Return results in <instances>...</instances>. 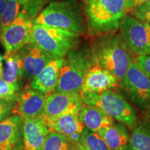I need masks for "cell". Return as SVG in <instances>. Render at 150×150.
<instances>
[{
  "instance_id": "e0dca14e",
  "label": "cell",
  "mask_w": 150,
  "mask_h": 150,
  "mask_svg": "<svg viewBox=\"0 0 150 150\" xmlns=\"http://www.w3.org/2000/svg\"><path fill=\"white\" fill-rule=\"evenodd\" d=\"M110 148L114 150H132L131 134L124 123L115 122L111 126L97 131Z\"/></svg>"
},
{
  "instance_id": "d6a6232c",
  "label": "cell",
  "mask_w": 150,
  "mask_h": 150,
  "mask_svg": "<svg viewBox=\"0 0 150 150\" xmlns=\"http://www.w3.org/2000/svg\"><path fill=\"white\" fill-rule=\"evenodd\" d=\"M2 61H3V57L1 56V54H0V76H1V74H2V72H3Z\"/></svg>"
},
{
  "instance_id": "836d02e7",
  "label": "cell",
  "mask_w": 150,
  "mask_h": 150,
  "mask_svg": "<svg viewBox=\"0 0 150 150\" xmlns=\"http://www.w3.org/2000/svg\"><path fill=\"white\" fill-rule=\"evenodd\" d=\"M146 114H147V117L150 120V106L146 110Z\"/></svg>"
},
{
  "instance_id": "1f68e13d",
  "label": "cell",
  "mask_w": 150,
  "mask_h": 150,
  "mask_svg": "<svg viewBox=\"0 0 150 150\" xmlns=\"http://www.w3.org/2000/svg\"><path fill=\"white\" fill-rule=\"evenodd\" d=\"M8 0H0V16L4 10V8Z\"/></svg>"
},
{
  "instance_id": "4dcf8cb0",
  "label": "cell",
  "mask_w": 150,
  "mask_h": 150,
  "mask_svg": "<svg viewBox=\"0 0 150 150\" xmlns=\"http://www.w3.org/2000/svg\"><path fill=\"white\" fill-rule=\"evenodd\" d=\"M70 150H88L86 149V147H84L80 142H78V143L76 144H72V146H71Z\"/></svg>"
},
{
  "instance_id": "d4e9b609",
  "label": "cell",
  "mask_w": 150,
  "mask_h": 150,
  "mask_svg": "<svg viewBox=\"0 0 150 150\" xmlns=\"http://www.w3.org/2000/svg\"><path fill=\"white\" fill-rule=\"evenodd\" d=\"M21 7V12L34 20L47 4L49 0H17Z\"/></svg>"
},
{
  "instance_id": "83f0119b",
  "label": "cell",
  "mask_w": 150,
  "mask_h": 150,
  "mask_svg": "<svg viewBox=\"0 0 150 150\" xmlns=\"http://www.w3.org/2000/svg\"><path fill=\"white\" fill-rule=\"evenodd\" d=\"M16 102L0 99V122L8 117L13 113L16 106Z\"/></svg>"
},
{
  "instance_id": "7c38bea8",
  "label": "cell",
  "mask_w": 150,
  "mask_h": 150,
  "mask_svg": "<svg viewBox=\"0 0 150 150\" xmlns=\"http://www.w3.org/2000/svg\"><path fill=\"white\" fill-rule=\"evenodd\" d=\"M24 117L19 114L0 122V150H20L23 148Z\"/></svg>"
},
{
  "instance_id": "30bf717a",
  "label": "cell",
  "mask_w": 150,
  "mask_h": 150,
  "mask_svg": "<svg viewBox=\"0 0 150 150\" xmlns=\"http://www.w3.org/2000/svg\"><path fill=\"white\" fill-rule=\"evenodd\" d=\"M83 105L80 94L68 92H56L47 95L45 102L44 117L47 123L53 122L61 116L78 112Z\"/></svg>"
},
{
  "instance_id": "4316f807",
  "label": "cell",
  "mask_w": 150,
  "mask_h": 150,
  "mask_svg": "<svg viewBox=\"0 0 150 150\" xmlns=\"http://www.w3.org/2000/svg\"><path fill=\"white\" fill-rule=\"evenodd\" d=\"M130 13L137 20L150 24V1L138 6Z\"/></svg>"
},
{
  "instance_id": "2e32d148",
  "label": "cell",
  "mask_w": 150,
  "mask_h": 150,
  "mask_svg": "<svg viewBox=\"0 0 150 150\" xmlns=\"http://www.w3.org/2000/svg\"><path fill=\"white\" fill-rule=\"evenodd\" d=\"M63 61L64 58L52 59L31 80L30 87L45 94L46 95L53 93L57 87L60 69Z\"/></svg>"
},
{
  "instance_id": "7402d4cb",
  "label": "cell",
  "mask_w": 150,
  "mask_h": 150,
  "mask_svg": "<svg viewBox=\"0 0 150 150\" xmlns=\"http://www.w3.org/2000/svg\"><path fill=\"white\" fill-rule=\"evenodd\" d=\"M80 143L88 150H114L109 147L98 133L86 127L82 133Z\"/></svg>"
},
{
  "instance_id": "277c9868",
  "label": "cell",
  "mask_w": 150,
  "mask_h": 150,
  "mask_svg": "<svg viewBox=\"0 0 150 150\" xmlns=\"http://www.w3.org/2000/svg\"><path fill=\"white\" fill-rule=\"evenodd\" d=\"M79 94L83 104L100 108L112 119L126 125L131 131L138 124L136 110L120 94L111 90L101 93Z\"/></svg>"
},
{
  "instance_id": "44dd1931",
  "label": "cell",
  "mask_w": 150,
  "mask_h": 150,
  "mask_svg": "<svg viewBox=\"0 0 150 150\" xmlns=\"http://www.w3.org/2000/svg\"><path fill=\"white\" fill-rule=\"evenodd\" d=\"M132 150H150V120L144 117L131 133Z\"/></svg>"
},
{
  "instance_id": "4fadbf2b",
  "label": "cell",
  "mask_w": 150,
  "mask_h": 150,
  "mask_svg": "<svg viewBox=\"0 0 150 150\" xmlns=\"http://www.w3.org/2000/svg\"><path fill=\"white\" fill-rule=\"evenodd\" d=\"M45 96V94L32 88L29 85L26 86L20 91L13 113L19 114L23 117L43 116Z\"/></svg>"
},
{
  "instance_id": "8992f818",
  "label": "cell",
  "mask_w": 150,
  "mask_h": 150,
  "mask_svg": "<svg viewBox=\"0 0 150 150\" xmlns=\"http://www.w3.org/2000/svg\"><path fill=\"white\" fill-rule=\"evenodd\" d=\"M79 35L42 24H34L32 33L33 42L36 43L55 59L64 58L69 52L76 47Z\"/></svg>"
},
{
  "instance_id": "ffe728a7",
  "label": "cell",
  "mask_w": 150,
  "mask_h": 150,
  "mask_svg": "<svg viewBox=\"0 0 150 150\" xmlns=\"http://www.w3.org/2000/svg\"><path fill=\"white\" fill-rule=\"evenodd\" d=\"M50 130L69 136L75 133L83 132L85 126L79 117L78 112L67 113L56 120L53 122L47 123Z\"/></svg>"
},
{
  "instance_id": "ac0fdd59",
  "label": "cell",
  "mask_w": 150,
  "mask_h": 150,
  "mask_svg": "<svg viewBox=\"0 0 150 150\" xmlns=\"http://www.w3.org/2000/svg\"><path fill=\"white\" fill-rule=\"evenodd\" d=\"M79 117L86 128L97 132L101 129L115 124V120L100 108L83 104L79 112Z\"/></svg>"
},
{
  "instance_id": "9c48e42d",
  "label": "cell",
  "mask_w": 150,
  "mask_h": 150,
  "mask_svg": "<svg viewBox=\"0 0 150 150\" xmlns=\"http://www.w3.org/2000/svg\"><path fill=\"white\" fill-rule=\"evenodd\" d=\"M33 20L20 11L16 20L0 34V42L6 53L18 52L26 45L33 42Z\"/></svg>"
},
{
  "instance_id": "cb8c5ba5",
  "label": "cell",
  "mask_w": 150,
  "mask_h": 150,
  "mask_svg": "<svg viewBox=\"0 0 150 150\" xmlns=\"http://www.w3.org/2000/svg\"><path fill=\"white\" fill-rule=\"evenodd\" d=\"M20 4L17 0H8L4 10L0 16V34L16 20L20 13Z\"/></svg>"
},
{
  "instance_id": "d6986e66",
  "label": "cell",
  "mask_w": 150,
  "mask_h": 150,
  "mask_svg": "<svg viewBox=\"0 0 150 150\" xmlns=\"http://www.w3.org/2000/svg\"><path fill=\"white\" fill-rule=\"evenodd\" d=\"M5 61L1 78L7 83L22 88L24 81V68L23 62L18 52L6 53L3 57Z\"/></svg>"
},
{
  "instance_id": "f546056e",
  "label": "cell",
  "mask_w": 150,
  "mask_h": 150,
  "mask_svg": "<svg viewBox=\"0 0 150 150\" xmlns=\"http://www.w3.org/2000/svg\"><path fill=\"white\" fill-rule=\"evenodd\" d=\"M127 1V14L130 13L133 9L136 8L138 6L149 2L150 0H126Z\"/></svg>"
},
{
  "instance_id": "8fae6325",
  "label": "cell",
  "mask_w": 150,
  "mask_h": 150,
  "mask_svg": "<svg viewBox=\"0 0 150 150\" xmlns=\"http://www.w3.org/2000/svg\"><path fill=\"white\" fill-rule=\"evenodd\" d=\"M18 53L23 62L24 81L32 79L48 63L55 59L35 42L26 45Z\"/></svg>"
},
{
  "instance_id": "7a4b0ae2",
  "label": "cell",
  "mask_w": 150,
  "mask_h": 150,
  "mask_svg": "<svg viewBox=\"0 0 150 150\" xmlns=\"http://www.w3.org/2000/svg\"><path fill=\"white\" fill-rule=\"evenodd\" d=\"M88 29L93 34L114 32L127 14L126 0H81Z\"/></svg>"
},
{
  "instance_id": "603a6c76",
  "label": "cell",
  "mask_w": 150,
  "mask_h": 150,
  "mask_svg": "<svg viewBox=\"0 0 150 150\" xmlns=\"http://www.w3.org/2000/svg\"><path fill=\"white\" fill-rule=\"evenodd\" d=\"M72 144L67 136L54 131L47 135L42 150H70Z\"/></svg>"
},
{
  "instance_id": "3957f363",
  "label": "cell",
  "mask_w": 150,
  "mask_h": 150,
  "mask_svg": "<svg viewBox=\"0 0 150 150\" xmlns=\"http://www.w3.org/2000/svg\"><path fill=\"white\" fill-rule=\"evenodd\" d=\"M82 6L77 0H59L50 2L33 20L42 24L81 35L86 32Z\"/></svg>"
},
{
  "instance_id": "5bb4252c",
  "label": "cell",
  "mask_w": 150,
  "mask_h": 150,
  "mask_svg": "<svg viewBox=\"0 0 150 150\" xmlns=\"http://www.w3.org/2000/svg\"><path fill=\"white\" fill-rule=\"evenodd\" d=\"M50 131L44 115L24 117L23 149L42 150L46 136Z\"/></svg>"
},
{
  "instance_id": "9a60e30c",
  "label": "cell",
  "mask_w": 150,
  "mask_h": 150,
  "mask_svg": "<svg viewBox=\"0 0 150 150\" xmlns=\"http://www.w3.org/2000/svg\"><path fill=\"white\" fill-rule=\"evenodd\" d=\"M119 83L115 75L102 67L91 65L86 75L81 93H101L115 88L119 86Z\"/></svg>"
},
{
  "instance_id": "f1b7e54d",
  "label": "cell",
  "mask_w": 150,
  "mask_h": 150,
  "mask_svg": "<svg viewBox=\"0 0 150 150\" xmlns=\"http://www.w3.org/2000/svg\"><path fill=\"white\" fill-rule=\"evenodd\" d=\"M135 61L138 63L142 70L150 79V55L138 56Z\"/></svg>"
},
{
  "instance_id": "e575fe53",
  "label": "cell",
  "mask_w": 150,
  "mask_h": 150,
  "mask_svg": "<svg viewBox=\"0 0 150 150\" xmlns=\"http://www.w3.org/2000/svg\"><path fill=\"white\" fill-rule=\"evenodd\" d=\"M20 150H25V149H20Z\"/></svg>"
},
{
  "instance_id": "5b68a950",
  "label": "cell",
  "mask_w": 150,
  "mask_h": 150,
  "mask_svg": "<svg viewBox=\"0 0 150 150\" xmlns=\"http://www.w3.org/2000/svg\"><path fill=\"white\" fill-rule=\"evenodd\" d=\"M91 66L90 52L75 48L69 52L60 69L56 92L80 93Z\"/></svg>"
},
{
  "instance_id": "6da1fadb",
  "label": "cell",
  "mask_w": 150,
  "mask_h": 150,
  "mask_svg": "<svg viewBox=\"0 0 150 150\" xmlns=\"http://www.w3.org/2000/svg\"><path fill=\"white\" fill-rule=\"evenodd\" d=\"M110 32L99 35L90 51L91 65L108 71L120 82L132 63L131 51L120 35Z\"/></svg>"
},
{
  "instance_id": "ba28073f",
  "label": "cell",
  "mask_w": 150,
  "mask_h": 150,
  "mask_svg": "<svg viewBox=\"0 0 150 150\" xmlns=\"http://www.w3.org/2000/svg\"><path fill=\"white\" fill-rule=\"evenodd\" d=\"M129 99L142 109L150 106V79L136 61L129 65L123 79L119 83Z\"/></svg>"
},
{
  "instance_id": "484cf974",
  "label": "cell",
  "mask_w": 150,
  "mask_h": 150,
  "mask_svg": "<svg viewBox=\"0 0 150 150\" xmlns=\"http://www.w3.org/2000/svg\"><path fill=\"white\" fill-rule=\"evenodd\" d=\"M21 88L7 83L0 76V99L4 100L18 101Z\"/></svg>"
},
{
  "instance_id": "52a82bcc",
  "label": "cell",
  "mask_w": 150,
  "mask_h": 150,
  "mask_svg": "<svg viewBox=\"0 0 150 150\" xmlns=\"http://www.w3.org/2000/svg\"><path fill=\"white\" fill-rule=\"evenodd\" d=\"M120 35L131 52L150 55V24L126 14L120 24Z\"/></svg>"
}]
</instances>
